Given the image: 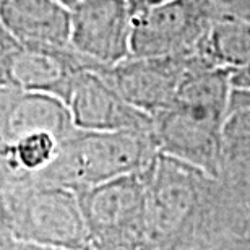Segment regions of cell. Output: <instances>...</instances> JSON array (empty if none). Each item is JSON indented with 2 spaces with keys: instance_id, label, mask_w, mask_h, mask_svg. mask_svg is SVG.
I'll return each mask as SVG.
<instances>
[{
  "instance_id": "obj_1",
  "label": "cell",
  "mask_w": 250,
  "mask_h": 250,
  "mask_svg": "<svg viewBox=\"0 0 250 250\" xmlns=\"http://www.w3.org/2000/svg\"><path fill=\"white\" fill-rule=\"evenodd\" d=\"M143 177L149 250H209L246 236L250 214L221 179L163 153Z\"/></svg>"
},
{
  "instance_id": "obj_2",
  "label": "cell",
  "mask_w": 250,
  "mask_h": 250,
  "mask_svg": "<svg viewBox=\"0 0 250 250\" xmlns=\"http://www.w3.org/2000/svg\"><path fill=\"white\" fill-rule=\"evenodd\" d=\"M159 153L153 130L75 132L61 142L56 159L31 177L73 192L142 172Z\"/></svg>"
},
{
  "instance_id": "obj_3",
  "label": "cell",
  "mask_w": 250,
  "mask_h": 250,
  "mask_svg": "<svg viewBox=\"0 0 250 250\" xmlns=\"http://www.w3.org/2000/svg\"><path fill=\"white\" fill-rule=\"evenodd\" d=\"M0 184V234L63 250H91L77 192L33 179Z\"/></svg>"
},
{
  "instance_id": "obj_4",
  "label": "cell",
  "mask_w": 250,
  "mask_h": 250,
  "mask_svg": "<svg viewBox=\"0 0 250 250\" xmlns=\"http://www.w3.org/2000/svg\"><path fill=\"white\" fill-rule=\"evenodd\" d=\"M91 250H149L143 171L77 192Z\"/></svg>"
},
{
  "instance_id": "obj_5",
  "label": "cell",
  "mask_w": 250,
  "mask_h": 250,
  "mask_svg": "<svg viewBox=\"0 0 250 250\" xmlns=\"http://www.w3.org/2000/svg\"><path fill=\"white\" fill-rule=\"evenodd\" d=\"M216 0H171L133 15V57H186L202 52L214 20Z\"/></svg>"
},
{
  "instance_id": "obj_6",
  "label": "cell",
  "mask_w": 250,
  "mask_h": 250,
  "mask_svg": "<svg viewBox=\"0 0 250 250\" xmlns=\"http://www.w3.org/2000/svg\"><path fill=\"white\" fill-rule=\"evenodd\" d=\"M0 84L52 94L67 106L78 75L94 70V65L73 49L26 46L3 29H0Z\"/></svg>"
},
{
  "instance_id": "obj_7",
  "label": "cell",
  "mask_w": 250,
  "mask_h": 250,
  "mask_svg": "<svg viewBox=\"0 0 250 250\" xmlns=\"http://www.w3.org/2000/svg\"><path fill=\"white\" fill-rule=\"evenodd\" d=\"M202 54L186 57H128L112 67L94 70L121 96L148 116L174 104L188 70Z\"/></svg>"
},
{
  "instance_id": "obj_8",
  "label": "cell",
  "mask_w": 250,
  "mask_h": 250,
  "mask_svg": "<svg viewBox=\"0 0 250 250\" xmlns=\"http://www.w3.org/2000/svg\"><path fill=\"white\" fill-rule=\"evenodd\" d=\"M132 31L128 0H84L72 7V49L94 70L132 57Z\"/></svg>"
},
{
  "instance_id": "obj_9",
  "label": "cell",
  "mask_w": 250,
  "mask_h": 250,
  "mask_svg": "<svg viewBox=\"0 0 250 250\" xmlns=\"http://www.w3.org/2000/svg\"><path fill=\"white\" fill-rule=\"evenodd\" d=\"M68 107L75 127L84 132L153 130V117L125 101L94 70L78 75Z\"/></svg>"
},
{
  "instance_id": "obj_10",
  "label": "cell",
  "mask_w": 250,
  "mask_h": 250,
  "mask_svg": "<svg viewBox=\"0 0 250 250\" xmlns=\"http://www.w3.org/2000/svg\"><path fill=\"white\" fill-rule=\"evenodd\" d=\"M153 137L159 153L221 179L223 125L169 107L153 116Z\"/></svg>"
},
{
  "instance_id": "obj_11",
  "label": "cell",
  "mask_w": 250,
  "mask_h": 250,
  "mask_svg": "<svg viewBox=\"0 0 250 250\" xmlns=\"http://www.w3.org/2000/svg\"><path fill=\"white\" fill-rule=\"evenodd\" d=\"M75 130L70 107L62 99L0 84V145L41 132L56 135L62 142Z\"/></svg>"
},
{
  "instance_id": "obj_12",
  "label": "cell",
  "mask_w": 250,
  "mask_h": 250,
  "mask_svg": "<svg viewBox=\"0 0 250 250\" xmlns=\"http://www.w3.org/2000/svg\"><path fill=\"white\" fill-rule=\"evenodd\" d=\"M0 29L26 46L72 49V8L59 0H0Z\"/></svg>"
},
{
  "instance_id": "obj_13",
  "label": "cell",
  "mask_w": 250,
  "mask_h": 250,
  "mask_svg": "<svg viewBox=\"0 0 250 250\" xmlns=\"http://www.w3.org/2000/svg\"><path fill=\"white\" fill-rule=\"evenodd\" d=\"M221 181L250 214V89H232L223 127Z\"/></svg>"
},
{
  "instance_id": "obj_14",
  "label": "cell",
  "mask_w": 250,
  "mask_h": 250,
  "mask_svg": "<svg viewBox=\"0 0 250 250\" xmlns=\"http://www.w3.org/2000/svg\"><path fill=\"white\" fill-rule=\"evenodd\" d=\"M216 67L236 72L250 65V21L221 8L202 47Z\"/></svg>"
},
{
  "instance_id": "obj_15",
  "label": "cell",
  "mask_w": 250,
  "mask_h": 250,
  "mask_svg": "<svg viewBox=\"0 0 250 250\" xmlns=\"http://www.w3.org/2000/svg\"><path fill=\"white\" fill-rule=\"evenodd\" d=\"M61 140L52 133H31L8 145H0V181L31 179L54 159Z\"/></svg>"
},
{
  "instance_id": "obj_16",
  "label": "cell",
  "mask_w": 250,
  "mask_h": 250,
  "mask_svg": "<svg viewBox=\"0 0 250 250\" xmlns=\"http://www.w3.org/2000/svg\"><path fill=\"white\" fill-rule=\"evenodd\" d=\"M0 250H63V249H56L49 246H41V244H33V242H24L13 239L8 234H0Z\"/></svg>"
},
{
  "instance_id": "obj_17",
  "label": "cell",
  "mask_w": 250,
  "mask_h": 250,
  "mask_svg": "<svg viewBox=\"0 0 250 250\" xmlns=\"http://www.w3.org/2000/svg\"><path fill=\"white\" fill-rule=\"evenodd\" d=\"M209 250H250V237L249 236L231 237Z\"/></svg>"
},
{
  "instance_id": "obj_18",
  "label": "cell",
  "mask_w": 250,
  "mask_h": 250,
  "mask_svg": "<svg viewBox=\"0 0 250 250\" xmlns=\"http://www.w3.org/2000/svg\"><path fill=\"white\" fill-rule=\"evenodd\" d=\"M232 86L237 89H250V65L232 72Z\"/></svg>"
},
{
  "instance_id": "obj_19",
  "label": "cell",
  "mask_w": 250,
  "mask_h": 250,
  "mask_svg": "<svg viewBox=\"0 0 250 250\" xmlns=\"http://www.w3.org/2000/svg\"><path fill=\"white\" fill-rule=\"evenodd\" d=\"M166 2H171V0H128V5H130V8H132V13L135 15V13L142 12V10L156 7V5H161Z\"/></svg>"
},
{
  "instance_id": "obj_20",
  "label": "cell",
  "mask_w": 250,
  "mask_h": 250,
  "mask_svg": "<svg viewBox=\"0 0 250 250\" xmlns=\"http://www.w3.org/2000/svg\"><path fill=\"white\" fill-rule=\"evenodd\" d=\"M216 3L226 12H234L236 8L241 7L242 3H246V0H216Z\"/></svg>"
},
{
  "instance_id": "obj_21",
  "label": "cell",
  "mask_w": 250,
  "mask_h": 250,
  "mask_svg": "<svg viewBox=\"0 0 250 250\" xmlns=\"http://www.w3.org/2000/svg\"><path fill=\"white\" fill-rule=\"evenodd\" d=\"M59 2H62V3H65L67 7H75V5H78V3H82V2H84V0H59Z\"/></svg>"
},
{
  "instance_id": "obj_22",
  "label": "cell",
  "mask_w": 250,
  "mask_h": 250,
  "mask_svg": "<svg viewBox=\"0 0 250 250\" xmlns=\"http://www.w3.org/2000/svg\"><path fill=\"white\" fill-rule=\"evenodd\" d=\"M246 236L250 237V218H249V223H247V231H246Z\"/></svg>"
}]
</instances>
